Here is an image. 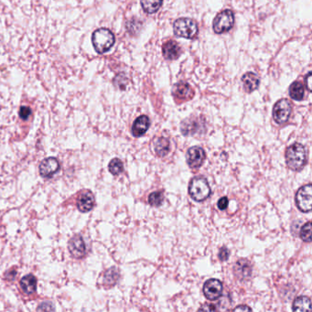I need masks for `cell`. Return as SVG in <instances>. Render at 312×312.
Instances as JSON below:
<instances>
[{
    "label": "cell",
    "mask_w": 312,
    "mask_h": 312,
    "mask_svg": "<svg viewBox=\"0 0 312 312\" xmlns=\"http://www.w3.org/2000/svg\"><path fill=\"white\" fill-rule=\"evenodd\" d=\"M286 160L289 168L293 171L301 170L307 161L306 148L300 143H295L288 148Z\"/></svg>",
    "instance_id": "1"
},
{
    "label": "cell",
    "mask_w": 312,
    "mask_h": 312,
    "mask_svg": "<svg viewBox=\"0 0 312 312\" xmlns=\"http://www.w3.org/2000/svg\"><path fill=\"white\" fill-rule=\"evenodd\" d=\"M116 39L111 30L108 29H98L92 36V42L96 53H106L113 47Z\"/></svg>",
    "instance_id": "2"
},
{
    "label": "cell",
    "mask_w": 312,
    "mask_h": 312,
    "mask_svg": "<svg viewBox=\"0 0 312 312\" xmlns=\"http://www.w3.org/2000/svg\"><path fill=\"white\" fill-rule=\"evenodd\" d=\"M188 193L196 201L206 200L211 194V188L208 181L205 178H193L188 186Z\"/></svg>",
    "instance_id": "3"
},
{
    "label": "cell",
    "mask_w": 312,
    "mask_h": 312,
    "mask_svg": "<svg viewBox=\"0 0 312 312\" xmlns=\"http://www.w3.org/2000/svg\"><path fill=\"white\" fill-rule=\"evenodd\" d=\"M173 29L176 35L185 39H194L198 34V25L191 18H179L173 24Z\"/></svg>",
    "instance_id": "4"
},
{
    "label": "cell",
    "mask_w": 312,
    "mask_h": 312,
    "mask_svg": "<svg viewBox=\"0 0 312 312\" xmlns=\"http://www.w3.org/2000/svg\"><path fill=\"white\" fill-rule=\"evenodd\" d=\"M235 23V16L231 10H224L219 13L213 20V30L217 34L227 32Z\"/></svg>",
    "instance_id": "5"
},
{
    "label": "cell",
    "mask_w": 312,
    "mask_h": 312,
    "mask_svg": "<svg viewBox=\"0 0 312 312\" xmlns=\"http://www.w3.org/2000/svg\"><path fill=\"white\" fill-rule=\"evenodd\" d=\"M296 204L301 212H311L312 208V184H307L298 190L296 194Z\"/></svg>",
    "instance_id": "6"
},
{
    "label": "cell",
    "mask_w": 312,
    "mask_h": 312,
    "mask_svg": "<svg viewBox=\"0 0 312 312\" xmlns=\"http://www.w3.org/2000/svg\"><path fill=\"white\" fill-rule=\"evenodd\" d=\"M291 114V105L288 99L277 101L273 108V118L278 125L286 123Z\"/></svg>",
    "instance_id": "7"
},
{
    "label": "cell",
    "mask_w": 312,
    "mask_h": 312,
    "mask_svg": "<svg viewBox=\"0 0 312 312\" xmlns=\"http://www.w3.org/2000/svg\"><path fill=\"white\" fill-rule=\"evenodd\" d=\"M223 284L218 279H209L203 286V294L209 301H216L223 293Z\"/></svg>",
    "instance_id": "8"
},
{
    "label": "cell",
    "mask_w": 312,
    "mask_h": 312,
    "mask_svg": "<svg viewBox=\"0 0 312 312\" xmlns=\"http://www.w3.org/2000/svg\"><path fill=\"white\" fill-rule=\"evenodd\" d=\"M205 159V151L200 147H190L187 152V163L191 169H198Z\"/></svg>",
    "instance_id": "9"
},
{
    "label": "cell",
    "mask_w": 312,
    "mask_h": 312,
    "mask_svg": "<svg viewBox=\"0 0 312 312\" xmlns=\"http://www.w3.org/2000/svg\"><path fill=\"white\" fill-rule=\"evenodd\" d=\"M69 251L75 258H82L86 252V246L83 237L79 235L72 236L68 245Z\"/></svg>",
    "instance_id": "10"
},
{
    "label": "cell",
    "mask_w": 312,
    "mask_h": 312,
    "mask_svg": "<svg viewBox=\"0 0 312 312\" xmlns=\"http://www.w3.org/2000/svg\"><path fill=\"white\" fill-rule=\"evenodd\" d=\"M60 170L58 159L55 158H48L44 159L40 165V174L43 178H52Z\"/></svg>",
    "instance_id": "11"
},
{
    "label": "cell",
    "mask_w": 312,
    "mask_h": 312,
    "mask_svg": "<svg viewBox=\"0 0 312 312\" xmlns=\"http://www.w3.org/2000/svg\"><path fill=\"white\" fill-rule=\"evenodd\" d=\"M172 94L174 95L175 99L177 101L189 100L192 98L194 92L192 88L187 83H179L174 85Z\"/></svg>",
    "instance_id": "12"
},
{
    "label": "cell",
    "mask_w": 312,
    "mask_h": 312,
    "mask_svg": "<svg viewBox=\"0 0 312 312\" xmlns=\"http://www.w3.org/2000/svg\"><path fill=\"white\" fill-rule=\"evenodd\" d=\"M150 125V120L147 116H140L136 118L132 126V134L134 136L139 137L144 135Z\"/></svg>",
    "instance_id": "13"
},
{
    "label": "cell",
    "mask_w": 312,
    "mask_h": 312,
    "mask_svg": "<svg viewBox=\"0 0 312 312\" xmlns=\"http://www.w3.org/2000/svg\"><path fill=\"white\" fill-rule=\"evenodd\" d=\"M94 206V196L91 191H85L80 195L77 200V207L82 212H90Z\"/></svg>",
    "instance_id": "14"
},
{
    "label": "cell",
    "mask_w": 312,
    "mask_h": 312,
    "mask_svg": "<svg viewBox=\"0 0 312 312\" xmlns=\"http://www.w3.org/2000/svg\"><path fill=\"white\" fill-rule=\"evenodd\" d=\"M162 52L166 59L177 60L181 55V47L175 41H169L164 43Z\"/></svg>",
    "instance_id": "15"
},
{
    "label": "cell",
    "mask_w": 312,
    "mask_h": 312,
    "mask_svg": "<svg viewBox=\"0 0 312 312\" xmlns=\"http://www.w3.org/2000/svg\"><path fill=\"white\" fill-rule=\"evenodd\" d=\"M242 82L245 90L248 93H252L259 86V77L253 72H248L242 77Z\"/></svg>",
    "instance_id": "16"
},
{
    "label": "cell",
    "mask_w": 312,
    "mask_h": 312,
    "mask_svg": "<svg viewBox=\"0 0 312 312\" xmlns=\"http://www.w3.org/2000/svg\"><path fill=\"white\" fill-rule=\"evenodd\" d=\"M236 277L240 279H246L251 276L252 268L248 260H238L235 265Z\"/></svg>",
    "instance_id": "17"
},
{
    "label": "cell",
    "mask_w": 312,
    "mask_h": 312,
    "mask_svg": "<svg viewBox=\"0 0 312 312\" xmlns=\"http://www.w3.org/2000/svg\"><path fill=\"white\" fill-rule=\"evenodd\" d=\"M20 288L26 294H32L37 289V279L33 275H27L20 280Z\"/></svg>",
    "instance_id": "18"
},
{
    "label": "cell",
    "mask_w": 312,
    "mask_h": 312,
    "mask_svg": "<svg viewBox=\"0 0 312 312\" xmlns=\"http://www.w3.org/2000/svg\"><path fill=\"white\" fill-rule=\"evenodd\" d=\"M155 151L160 158L165 157L171 151V142L164 136L159 137L155 143Z\"/></svg>",
    "instance_id": "19"
},
{
    "label": "cell",
    "mask_w": 312,
    "mask_h": 312,
    "mask_svg": "<svg viewBox=\"0 0 312 312\" xmlns=\"http://www.w3.org/2000/svg\"><path fill=\"white\" fill-rule=\"evenodd\" d=\"M312 302L308 297L301 296L295 300L293 303V311L294 312H310L311 311Z\"/></svg>",
    "instance_id": "20"
},
{
    "label": "cell",
    "mask_w": 312,
    "mask_h": 312,
    "mask_svg": "<svg viewBox=\"0 0 312 312\" xmlns=\"http://www.w3.org/2000/svg\"><path fill=\"white\" fill-rule=\"evenodd\" d=\"M163 0H141L143 10L147 14H154L159 10Z\"/></svg>",
    "instance_id": "21"
},
{
    "label": "cell",
    "mask_w": 312,
    "mask_h": 312,
    "mask_svg": "<svg viewBox=\"0 0 312 312\" xmlns=\"http://www.w3.org/2000/svg\"><path fill=\"white\" fill-rule=\"evenodd\" d=\"M304 86L300 82H294L289 87V95L296 101H301L304 98Z\"/></svg>",
    "instance_id": "22"
},
{
    "label": "cell",
    "mask_w": 312,
    "mask_h": 312,
    "mask_svg": "<svg viewBox=\"0 0 312 312\" xmlns=\"http://www.w3.org/2000/svg\"><path fill=\"white\" fill-rule=\"evenodd\" d=\"M108 170L113 175H119L122 171H124L123 162L119 159H112L108 166Z\"/></svg>",
    "instance_id": "23"
},
{
    "label": "cell",
    "mask_w": 312,
    "mask_h": 312,
    "mask_svg": "<svg viewBox=\"0 0 312 312\" xmlns=\"http://www.w3.org/2000/svg\"><path fill=\"white\" fill-rule=\"evenodd\" d=\"M105 284L107 285H115L119 278V273L116 269V267H112L111 269L107 270L105 274Z\"/></svg>",
    "instance_id": "24"
},
{
    "label": "cell",
    "mask_w": 312,
    "mask_h": 312,
    "mask_svg": "<svg viewBox=\"0 0 312 312\" xmlns=\"http://www.w3.org/2000/svg\"><path fill=\"white\" fill-rule=\"evenodd\" d=\"M164 200V196L161 191H154L148 196V202L152 206H160Z\"/></svg>",
    "instance_id": "25"
},
{
    "label": "cell",
    "mask_w": 312,
    "mask_h": 312,
    "mask_svg": "<svg viewBox=\"0 0 312 312\" xmlns=\"http://www.w3.org/2000/svg\"><path fill=\"white\" fill-rule=\"evenodd\" d=\"M301 239L306 243L312 242V223L308 222L301 231Z\"/></svg>",
    "instance_id": "26"
},
{
    "label": "cell",
    "mask_w": 312,
    "mask_h": 312,
    "mask_svg": "<svg viewBox=\"0 0 312 312\" xmlns=\"http://www.w3.org/2000/svg\"><path fill=\"white\" fill-rule=\"evenodd\" d=\"M30 114H31V109L28 106H21L19 109V117L23 120H27L30 118Z\"/></svg>",
    "instance_id": "27"
},
{
    "label": "cell",
    "mask_w": 312,
    "mask_h": 312,
    "mask_svg": "<svg viewBox=\"0 0 312 312\" xmlns=\"http://www.w3.org/2000/svg\"><path fill=\"white\" fill-rule=\"evenodd\" d=\"M229 250L226 248H223L220 250V253H219V258L222 260V261H226V260L229 258Z\"/></svg>",
    "instance_id": "28"
},
{
    "label": "cell",
    "mask_w": 312,
    "mask_h": 312,
    "mask_svg": "<svg viewBox=\"0 0 312 312\" xmlns=\"http://www.w3.org/2000/svg\"><path fill=\"white\" fill-rule=\"evenodd\" d=\"M228 204H229V200L228 199L226 198V197H223V198H221L218 201V208L220 210H222V211H224L225 210L227 207H228Z\"/></svg>",
    "instance_id": "29"
},
{
    "label": "cell",
    "mask_w": 312,
    "mask_h": 312,
    "mask_svg": "<svg viewBox=\"0 0 312 312\" xmlns=\"http://www.w3.org/2000/svg\"><path fill=\"white\" fill-rule=\"evenodd\" d=\"M217 310V308L214 306L213 304H206L205 306L200 308L199 311H205V312H215Z\"/></svg>",
    "instance_id": "30"
},
{
    "label": "cell",
    "mask_w": 312,
    "mask_h": 312,
    "mask_svg": "<svg viewBox=\"0 0 312 312\" xmlns=\"http://www.w3.org/2000/svg\"><path fill=\"white\" fill-rule=\"evenodd\" d=\"M235 311H236H236H249V312H250L251 309H250L249 307L246 306V305H243V306H239L236 308Z\"/></svg>",
    "instance_id": "31"
},
{
    "label": "cell",
    "mask_w": 312,
    "mask_h": 312,
    "mask_svg": "<svg viewBox=\"0 0 312 312\" xmlns=\"http://www.w3.org/2000/svg\"><path fill=\"white\" fill-rule=\"evenodd\" d=\"M307 78H308V88H309V90H311V85H310V78H311V72H310V73L308 74V76H307Z\"/></svg>",
    "instance_id": "32"
}]
</instances>
